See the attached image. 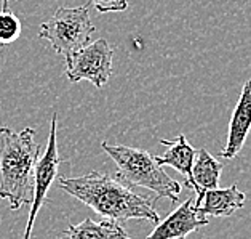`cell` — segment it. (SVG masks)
<instances>
[{
  "instance_id": "7c38bea8",
  "label": "cell",
  "mask_w": 251,
  "mask_h": 239,
  "mask_svg": "<svg viewBox=\"0 0 251 239\" xmlns=\"http://www.w3.org/2000/svg\"><path fill=\"white\" fill-rule=\"evenodd\" d=\"M223 162L214 159L205 148L197 151V157H195L192 175L194 181L197 185V198H200L205 189H213L219 186V179H221V172L224 170Z\"/></svg>"
},
{
  "instance_id": "6da1fadb",
  "label": "cell",
  "mask_w": 251,
  "mask_h": 239,
  "mask_svg": "<svg viewBox=\"0 0 251 239\" xmlns=\"http://www.w3.org/2000/svg\"><path fill=\"white\" fill-rule=\"evenodd\" d=\"M61 189L91 207L102 218L124 223L126 220H148L160 222L154 207V201L139 196L130 188L107 174L90 172L83 177H61L58 180Z\"/></svg>"
},
{
  "instance_id": "30bf717a",
  "label": "cell",
  "mask_w": 251,
  "mask_h": 239,
  "mask_svg": "<svg viewBox=\"0 0 251 239\" xmlns=\"http://www.w3.org/2000/svg\"><path fill=\"white\" fill-rule=\"evenodd\" d=\"M160 145L167 146L168 149L165 151L163 156H155L157 164H160L162 167L163 165L173 167L181 175H184L186 186L195 191V189H197V185H195V181H194L192 169H194L195 157H197V151L192 148L184 135H177L176 142L160 140Z\"/></svg>"
},
{
  "instance_id": "ba28073f",
  "label": "cell",
  "mask_w": 251,
  "mask_h": 239,
  "mask_svg": "<svg viewBox=\"0 0 251 239\" xmlns=\"http://www.w3.org/2000/svg\"><path fill=\"white\" fill-rule=\"evenodd\" d=\"M251 130V79L243 84L240 98L237 101V106L232 114V119L229 122V132H227V143L221 149V157L224 159H234L240 154L245 142L248 138V133Z\"/></svg>"
},
{
  "instance_id": "8992f818",
  "label": "cell",
  "mask_w": 251,
  "mask_h": 239,
  "mask_svg": "<svg viewBox=\"0 0 251 239\" xmlns=\"http://www.w3.org/2000/svg\"><path fill=\"white\" fill-rule=\"evenodd\" d=\"M56 128H58V114L53 113L51 125H50V137H48L45 152L39 157L37 164H35L34 194H32V201H30V212H29L26 231H24V239H30L37 213L42 209V206H44V202L47 201L48 189L53 185V181L58 179V167H59V164L63 162V159L58 154Z\"/></svg>"
},
{
  "instance_id": "9a60e30c",
  "label": "cell",
  "mask_w": 251,
  "mask_h": 239,
  "mask_svg": "<svg viewBox=\"0 0 251 239\" xmlns=\"http://www.w3.org/2000/svg\"><path fill=\"white\" fill-rule=\"evenodd\" d=\"M2 8H10V0H2Z\"/></svg>"
},
{
  "instance_id": "277c9868",
  "label": "cell",
  "mask_w": 251,
  "mask_h": 239,
  "mask_svg": "<svg viewBox=\"0 0 251 239\" xmlns=\"http://www.w3.org/2000/svg\"><path fill=\"white\" fill-rule=\"evenodd\" d=\"M96 34L90 18V7H59L48 21L40 26L39 37L50 42L53 50L64 60L74 57L77 52L90 45Z\"/></svg>"
},
{
  "instance_id": "9c48e42d",
  "label": "cell",
  "mask_w": 251,
  "mask_h": 239,
  "mask_svg": "<svg viewBox=\"0 0 251 239\" xmlns=\"http://www.w3.org/2000/svg\"><path fill=\"white\" fill-rule=\"evenodd\" d=\"M247 201V196L232 185L229 188L205 189L200 198H195V209L203 217H230L232 213L242 209Z\"/></svg>"
},
{
  "instance_id": "8fae6325",
  "label": "cell",
  "mask_w": 251,
  "mask_h": 239,
  "mask_svg": "<svg viewBox=\"0 0 251 239\" xmlns=\"http://www.w3.org/2000/svg\"><path fill=\"white\" fill-rule=\"evenodd\" d=\"M63 236L64 239H131L119 222L107 218L102 222L85 218L78 225H71Z\"/></svg>"
},
{
  "instance_id": "4fadbf2b",
  "label": "cell",
  "mask_w": 251,
  "mask_h": 239,
  "mask_svg": "<svg viewBox=\"0 0 251 239\" xmlns=\"http://www.w3.org/2000/svg\"><path fill=\"white\" fill-rule=\"evenodd\" d=\"M21 21L10 8H0V45H10L20 39Z\"/></svg>"
},
{
  "instance_id": "3957f363",
  "label": "cell",
  "mask_w": 251,
  "mask_h": 239,
  "mask_svg": "<svg viewBox=\"0 0 251 239\" xmlns=\"http://www.w3.org/2000/svg\"><path fill=\"white\" fill-rule=\"evenodd\" d=\"M102 151L117 164V175L130 186H139L151 189L158 198H168L177 202L182 191L181 183L167 175L160 164H157L155 156L144 149L130 148L125 145L101 143Z\"/></svg>"
},
{
  "instance_id": "7a4b0ae2",
  "label": "cell",
  "mask_w": 251,
  "mask_h": 239,
  "mask_svg": "<svg viewBox=\"0 0 251 239\" xmlns=\"http://www.w3.org/2000/svg\"><path fill=\"white\" fill-rule=\"evenodd\" d=\"M34 138L32 127L21 132L0 127V199L8 202L10 210H20L32 201L35 164L42 149Z\"/></svg>"
},
{
  "instance_id": "52a82bcc",
  "label": "cell",
  "mask_w": 251,
  "mask_h": 239,
  "mask_svg": "<svg viewBox=\"0 0 251 239\" xmlns=\"http://www.w3.org/2000/svg\"><path fill=\"white\" fill-rule=\"evenodd\" d=\"M194 201V198L186 199V202H182L163 222L158 223L146 239H186L192 231L206 226L210 220L197 212Z\"/></svg>"
},
{
  "instance_id": "5b68a950",
  "label": "cell",
  "mask_w": 251,
  "mask_h": 239,
  "mask_svg": "<svg viewBox=\"0 0 251 239\" xmlns=\"http://www.w3.org/2000/svg\"><path fill=\"white\" fill-rule=\"evenodd\" d=\"M112 57L114 50L106 40H93L66 60V76L72 84L90 81L96 89H102L112 74Z\"/></svg>"
},
{
  "instance_id": "5bb4252c",
  "label": "cell",
  "mask_w": 251,
  "mask_h": 239,
  "mask_svg": "<svg viewBox=\"0 0 251 239\" xmlns=\"http://www.w3.org/2000/svg\"><path fill=\"white\" fill-rule=\"evenodd\" d=\"M90 8H95L98 13L109 11H125L128 8V0H87Z\"/></svg>"
}]
</instances>
